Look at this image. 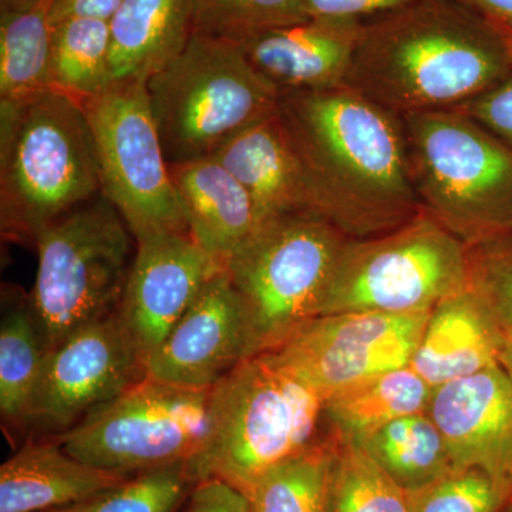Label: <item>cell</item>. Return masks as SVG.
Segmentation results:
<instances>
[{
  "mask_svg": "<svg viewBox=\"0 0 512 512\" xmlns=\"http://www.w3.org/2000/svg\"><path fill=\"white\" fill-rule=\"evenodd\" d=\"M276 113L311 177L320 215L346 237H375L419 214L402 117L345 84L281 94Z\"/></svg>",
  "mask_w": 512,
  "mask_h": 512,
  "instance_id": "obj_1",
  "label": "cell"
},
{
  "mask_svg": "<svg viewBox=\"0 0 512 512\" xmlns=\"http://www.w3.org/2000/svg\"><path fill=\"white\" fill-rule=\"evenodd\" d=\"M511 70L503 30L456 0H413L363 23L345 86L403 117L457 109Z\"/></svg>",
  "mask_w": 512,
  "mask_h": 512,
  "instance_id": "obj_2",
  "label": "cell"
},
{
  "mask_svg": "<svg viewBox=\"0 0 512 512\" xmlns=\"http://www.w3.org/2000/svg\"><path fill=\"white\" fill-rule=\"evenodd\" d=\"M326 402L274 352L242 360L212 387L210 441L192 470L247 495L265 474L328 440Z\"/></svg>",
  "mask_w": 512,
  "mask_h": 512,
  "instance_id": "obj_3",
  "label": "cell"
},
{
  "mask_svg": "<svg viewBox=\"0 0 512 512\" xmlns=\"http://www.w3.org/2000/svg\"><path fill=\"white\" fill-rule=\"evenodd\" d=\"M100 194L99 164L83 101L49 90L0 104L2 227L37 234Z\"/></svg>",
  "mask_w": 512,
  "mask_h": 512,
  "instance_id": "obj_4",
  "label": "cell"
},
{
  "mask_svg": "<svg viewBox=\"0 0 512 512\" xmlns=\"http://www.w3.org/2000/svg\"><path fill=\"white\" fill-rule=\"evenodd\" d=\"M421 211L464 244L512 228V150L457 109L402 117Z\"/></svg>",
  "mask_w": 512,
  "mask_h": 512,
  "instance_id": "obj_5",
  "label": "cell"
},
{
  "mask_svg": "<svg viewBox=\"0 0 512 512\" xmlns=\"http://www.w3.org/2000/svg\"><path fill=\"white\" fill-rule=\"evenodd\" d=\"M348 237L318 214L262 222L225 271L241 301L248 357L274 352L318 318Z\"/></svg>",
  "mask_w": 512,
  "mask_h": 512,
  "instance_id": "obj_6",
  "label": "cell"
},
{
  "mask_svg": "<svg viewBox=\"0 0 512 512\" xmlns=\"http://www.w3.org/2000/svg\"><path fill=\"white\" fill-rule=\"evenodd\" d=\"M147 92L168 163L212 156L275 113L281 97L237 43L200 30L147 80Z\"/></svg>",
  "mask_w": 512,
  "mask_h": 512,
  "instance_id": "obj_7",
  "label": "cell"
},
{
  "mask_svg": "<svg viewBox=\"0 0 512 512\" xmlns=\"http://www.w3.org/2000/svg\"><path fill=\"white\" fill-rule=\"evenodd\" d=\"M131 237L100 194L37 234L39 264L28 306L46 352L117 311L133 264Z\"/></svg>",
  "mask_w": 512,
  "mask_h": 512,
  "instance_id": "obj_8",
  "label": "cell"
},
{
  "mask_svg": "<svg viewBox=\"0 0 512 512\" xmlns=\"http://www.w3.org/2000/svg\"><path fill=\"white\" fill-rule=\"evenodd\" d=\"M467 284V245L420 211L383 234L348 239L319 316L430 312Z\"/></svg>",
  "mask_w": 512,
  "mask_h": 512,
  "instance_id": "obj_9",
  "label": "cell"
},
{
  "mask_svg": "<svg viewBox=\"0 0 512 512\" xmlns=\"http://www.w3.org/2000/svg\"><path fill=\"white\" fill-rule=\"evenodd\" d=\"M212 389L144 377L55 437L77 460L133 476L175 463L194 466L210 441Z\"/></svg>",
  "mask_w": 512,
  "mask_h": 512,
  "instance_id": "obj_10",
  "label": "cell"
},
{
  "mask_svg": "<svg viewBox=\"0 0 512 512\" xmlns=\"http://www.w3.org/2000/svg\"><path fill=\"white\" fill-rule=\"evenodd\" d=\"M92 128L100 195L119 211L134 241L154 235H190L175 190L147 83H111L83 100Z\"/></svg>",
  "mask_w": 512,
  "mask_h": 512,
  "instance_id": "obj_11",
  "label": "cell"
},
{
  "mask_svg": "<svg viewBox=\"0 0 512 512\" xmlns=\"http://www.w3.org/2000/svg\"><path fill=\"white\" fill-rule=\"evenodd\" d=\"M429 313L318 316L274 353L328 402L353 384L409 366Z\"/></svg>",
  "mask_w": 512,
  "mask_h": 512,
  "instance_id": "obj_12",
  "label": "cell"
},
{
  "mask_svg": "<svg viewBox=\"0 0 512 512\" xmlns=\"http://www.w3.org/2000/svg\"><path fill=\"white\" fill-rule=\"evenodd\" d=\"M144 377L143 357L111 313L46 353L26 427L59 436Z\"/></svg>",
  "mask_w": 512,
  "mask_h": 512,
  "instance_id": "obj_13",
  "label": "cell"
},
{
  "mask_svg": "<svg viewBox=\"0 0 512 512\" xmlns=\"http://www.w3.org/2000/svg\"><path fill=\"white\" fill-rule=\"evenodd\" d=\"M136 244L116 312L146 365L204 286L224 268L190 235H154Z\"/></svg>",
  "mask_w": 512,
  "mask_h": 512,
  "instance_id": "obj_14",
  "label": "cell"
},
{
  "mask_svg": "<svg viewBox=\"0 0 512 512\" xmlns=\"http://www.w3.org/2000/svg\"><path fill=\"white\" fill-rule=\"evenodd\" d=\"M247 359V326L241 301L222 269L175 323L146 362L158 382L210 390Z\"/></svg>",
  "mask_w": 512,
  "mask_h": 512,
  "instance_id": "obj_15",
  "label": "cell"
},
{
  "mask_svg": "<svg viewBox=\"0 0 512 512\" xmlns=\"http://www.w3.org/2000/svg\"><path fill=\"white\" fill-rule=\"evenodd\" d=\"M426 412L453 467L483 468L512 500V386L500 365L436 387Z\"/></svg>",
  "mask_w": 512,
  "mask_h": 512,
  "instance_id": "obj_16",
  "label": "cell"
},
{
  "mask_svg": "<svg viewBox=\"0 0 512 512\" xmlns=\"http://www.w3.org/2000/svg\"><path fill=\"white\" fill-rule=\"evenodd\" d=\"M363 23L311 18L232 42L279 93L318 92L345 84Z\"/></svg>",
  "mask_w": 512,
  "mask_h": 512,
  "instance_id": "obj_17",
  "label": "cell"
},
{
  "mask_svg": "<svg viewBox=\"0 0 512 512\" xmlns=\"http://www.w3.org/2000/svg\"><path fill=\"white\" fill-rule=\"evenodd\" d=\"M212 157L248 191L256 227L282 215H320L311 177L276 111L229 138Z\"/></svg>",
  "mask_w": 512,
  "mask_h": 512,
  "instance_id": "obj_18",
  "label": "cell"
},
{
  "mask_svg": "<svg viewBox=\"0 0 512 512\" xmlns=\"http://www.w3.org/2000/svg\"><path fill=\"white\" fill-rule=\"evenodd\" d=\"M190 237L225 269L256 228L244 185L214 157L168 163Z\"/></svg>",
  "mask_w": 512,
  "mask_h": 512,
  "instance_id": "obj_19",
  "label": "cell"
},
{
  "mask_svg": "<svg viewBox=\"0 0 512 512\" xmlns=\"http://www.w3.org/2000/svg\"><path fill=\"white\" fill-rule=\"evenodd\" d=\"M503 339L483 303L466 288L431 309L410 366L436 389L498 365Z\"/></svg>",
  "mask_w": 512,
  "mask_h": 512,
  "instance_id": "obj_20",
  "label": "cell"
},
{
  "mask_svg": "<svg viewBox=\"0 0 512 512\" xmlns=\"http://www.w3.org/2000/svg\"><path fill=\"white\" fill-rule=\"evenodd\" d=\"M128 477L77 460L56 440L29 441L0 467V512L72 507Z\"/></svg>",
  "mask_w": 512,
  "mask_h": 512,
  "instance_id": "obj_21",
  "label": "cell"
},
{
  "mask_svg": "<svg viewBox=\"0 0 512 512\" xmlns=\"http://www.w3.org/2000/svg\"><path fill=\"white\" fill-rule=\"evenodd\" d=\"M195 18L197 0H124L109 22L113 83H147L183 52Z\"/></svg>",
  "mask_w": 512,
  "mask_h": 512,
  "instance_id": "obj_22",
  "label": "cell"
},
{
  "mask_svg": "<svg viewBox=\"0 0 512 512\" xmlns=\"http://www.w3.org/2000/svg\"><path fill=\"white\" fill-rule=\"evenodd\" d=\"M431 393L412 366H403L336 393L326 402V414L340 437L359 441L400 417L426 412Z\"/></svg>",
  "mask_w": 512,
  "mask_h": 512,
  "instance_id": "obj_23",
  "label": "cell"
},
{
  "mask_svg": "<svg viewBox=\"0 0 512 512\" xmlns=\"http://www.w3.org/2000/svg\"><path fill=\"white\" fill-rule=\"evenodd\" d=\"M52 2L0 13V104L20 106L53 90Z\"/></svg>",
  "mask_w": 512,
  "mask_h": 512,
  "instance_id": "obj_24",
  "label": "cell"
},
{
  "mask_svg": "<svg viewBox=\"0 0 512 512\" xmlns=\"http://www.w3.org/2000/svg\"><path fill=\"white\" fill-rule=\"evenodd\" d=\"M357 443L407 494L433 484L454 468L446 441L427 412L400 417Z\"/></svg>",
  "mask_w": 512,
  "mask_h": 512,
  "instance_id": "obj_25",
  "label": "cell"
},
{
  "mask_svg": "<svg viewBox=\"0 0 512 512\" xmlns=\"http://www.w3.org/2000/svg\"><path fill=\"white\" fill-rule=\"evenodd\" d=\"M52 83L53 89L82 101L109 89V22L70 19L53 26Z\"/></svg>",
  "mask_w": 512,
  "mask_h": 512,
  "instance_id": "obj_26",
  "label": "cell"
},
{
  "mask_svg": "<svg viewBox=\"0 0 512 512\" xmlns=\"http://www.w3.org/2000/svg\"><path fill=\"white\" fill-rule=\"evenodd\" d=\"M325 512H410L409 494L357 441L338 434L330 461Z\"/></svg>",
  "mask_w": 512,
  "mask_h": 512,
  "instance_id": "obj_27",
  "label": "cell"
},
{
  "mask_svg": "<svg viewBox=\"0 0 512 512\" xmlns=\"http://www.w3.org/2000/svg\"><path fill=\"white\" fill-rule=\"evenodd\" d=\"M46 353L29 306L10 309L0 326V413L8 423L26 426Z\"/></svg>",
  "mask_w": 512,
  "mask_h": 512,
  "instance_id": "obj_28",
  "label": "cell"
},
{
  "mask_svg": "<svg viewBox=\"0 0 512 512\" xmlns=\"http://www.w3.org/2000/svg\"><path fill=\"white\" fill-rule=\"evenodd\" d=\"M336 441L338 433L333 430L319 446L265 474L245 495L251 512H325Z\"/></svg>",
  "mask_w": 512,
  "mask_h": 512,
  "instance_id": "obj_29",
  "label": "cell"
},
{
  "mask_svg": "<svg viewBox=\"0 0 512 512\" xmlns=\"http://www.w3.org/2000/svg\"><path fill=\"white\" fill-rule=\"evenodd\" d=\"M198 484L190 463H175L133 474L83 503L77 512H178Z\"/></svg>",
  "mask_w": 512,
  "mask_h": 512,
  "instance_id": "obj_30",
  "label": "cell"
},
{
  "mask_svg": "<svg viewBox=\"0 0 512 512\" xmlns=\"http://www.w3.org/2000/svg\"><path fill=\"white\" fill-rule=\"evenodd\" d=\"M308 19L303 0H197L195 30L237 40Z\"/></svg>",
  "mask_w": 512,
  "mask_h": 512,
  "instance_id": "obj_31",
  "label": "cell"
},
{
  "mask_svg": "<svg viewBox=\"0 0 512 512\" xmlns=\"http://www.w3.org/2000/svg\"><path fill=\"white\" fill-rule=\"evenodd\" d=\"M468 284L504 338H512V228L467 247Z\"/></svg>",
  "mask_w": 512,
  "mask_h": 512,
  "instance_id": "obj_32",
  "label": "cell"
},
{
  "mask_svg": "<svg viewBox=\"0 0 512 512\" xmlns=\"http://www.w3.org/2000/svg\"><path fill=\"white\" fill-rule=\"evenodd\" d=\"M410 512H501L511 493L483 468H453L433 484L409 494Z\"/></svg>",
  "mask_w": 512,
  "mask_h": 512,
  "instance_id": "obj_33",
  "label": "cell"
},
{
  "mask_svg": "<svg viewBox=\"0 0 512 512\" xmlns=\"http://www.w3.org/2000/svg\"><path fill=\"white\" fill-rule=\"evenodd\" d=\"M457 110L490 130L512 150V70L500 83Z\"/></svg>",
  "mask_w": 512,
  "mask_h": 512,
  "instance_id": "obj_34",
  "label": "cell"
},
{
  "mask_svg": "<svg viewBox=\"0 0 512 512\" xmlns=\"http://www.w3.org/2000/svg\"><path fill=\"white\" fill-rule=\"evenodd\" d=\"M413 0H303L313 19L366 20L402 8Z\"/></svg>",
  "mask_w": 512,
  "mask_h": 512,
  "instance_id": "obj_35",
  "label": "cell"
},
{
  "mask_svg": "<svg viewBox=\"0 0 512 512\" xmlns=\"http://www.w3.org/2000/svg\"><path fill=\"white\" fill-rule=\"evenodd\" d=\"M181 512H251V508L241 491L218 478H207L195 485Z\"/></svg>",
  "mask_w": 512,
  "mask_h": 512,
  "instance_id": "obj_36",
  "label": "cell"
},
{
  "mask_svg": "<svg viewBox=\"0 0 512 512\" xmlns=\"http://www.w3.org/2000/svg\"><path fill=\"white\" fill-rule=\"evenodd\" d=\"M124 0H53L50 6L52 26L70 19H99L110 22Z\"/></svg>",
  "mask_w": 512,
  "mask_h": 512,
  "instance_id": "obj_37",
  "label": "cell"
},
{
  "mask_svg": "<svg viewBox=\"0 0 512 512\" xmlns=\"http://www.w3.org/2000/svg\"><path fill=\"white\" fill-rule=\"evenodd\" d=\"M483 16L504 33L512 35V0H456Z\"/></svg>",
  "mask_w": 512,
  "mask_h": 512,
  "instance_id": "obj_38",
  "label": "cell"
},
{
  "mask_svg": "<svg viewBox=\"0 0 512 512\" xmlns=\"http://www.w3.org/2000/svg\"><path fill=\"white\" fill-rule=\"evenodd\" d=\"M498 365L510 380L512 386V338H504L498 353Z\"/></svg>",
  "mask_w": 512,
  "mask_h": 512,
  "instance_id": "obj_39",
  "label": "cell"
},
{
  "mask_svg": "<svg viewBox=\"0 0 512 512\" xmlns=\"http://www.w3.org/2000/svg\"><path fill=\"white\" fill-rule=\"evenodd\" d=\"M42 2L45 0H0V13L26 12Z\"/></svg>",
  "mask_w": 512,
  "mask_h": 512,
  "instance_id": "obj_40",
  "label": "cell"
},
{
  "mask_svg": "<svg viewBox=\"0 0 512 512\" xmlns=\"http://www.w3.org/2000/svg\"><path fill=\"white\" fill-rule=\"evenodd\" d=\"M46 512H77L76 508H74V505L72 507H64V508H56V510H50Z\"/></svg>",
  "mask_w": 512,
  "mask_h": 512,
  "instance_id": "obj_41",
  "label": "cell"
},
{
  "mask_svg": "<svg viewBox=\"0 0 512 512\" xmlns=\"http://www.w3.org/2000/svg\"><path fill=\"white\" fill-rule=\"evenodd\" d=\"M504 35L507 37L508 45H510L512 49V35H508V33H504Z\"/></svg>",
  "mask_w": 512,
  "mask_h": 512,
  "instance_id": "obj_42",
  "label": "cell"
},
{
  "mask_svg": "<svg viewBox=\"0 0 512 512\" xmlns=\"http://www.w3.org/2000/svg\"><path fill=\"white\" fill-rule=\"evenodd\" d=\"M501 512H512V501L510 504L507 505V507L504 508Z\"/></svg>",
  "mask_w": 512,
  "mask_h": 512,
  "instance_id": "obj_43",
  "label": "cell"
}]
</instances>
